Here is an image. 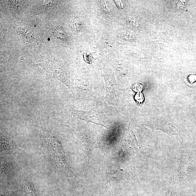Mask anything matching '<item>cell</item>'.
<instances>
[{"mask_svg":"<svg viewBox=\"0 0 196 196\" xmlns=\"http://www.w3.org/2000/svg\"><path fill=\"white\" fill-rule=\"evenodd\" d=\"M189 82L192 83L195 82L196 81V76L195 75H190L188 77Z\"/></svg>","mask_w":196,"mask_h":196,"instance_id":"obj_4","label":"cell"},{"mask_svg":"<svg viewBox=\"0 0 196 196\" xmlns=\"http://www.w3.org/2000/svg\"><path fill=\"white\" fill-rule=\"evenodd\" d=\"M22 184L23 186L24 189L27 196H36L31 181L28 178L22 179Z\"/></svg>","mask_w":196,"mask_h":196,"instance_id":"obj_1","label":"cell"},{"mask_svg":"<svg viewBox=\"0 0 196 196\" xmlns=\"http://www.w3.org/2000/svg\"><path fill=\"white\" fill-rule=\"evenodd\" d=\"M133 90L137 92H141L142 90V86L141 84H137L134 86Z\"/></svg>","mask_w":196,"mask_h":196,"instance_id":"obj_3","label":"cell"},{"mask_svg":"<svg viewBox=\"0 0 196 196\" xmlns=\"http://www.w3.org/2000/svg\"><path fill=\"white\" fill-rule=\"evenodd\" d=\"M135 98L137 100V101L139 102H142L144 100V97H143V94L141 93H137L135 96Z\"/></svg>","mask_w":196,"mask_h":196,"instance_id":"obj_2","label":"cell"}]
</instances>
